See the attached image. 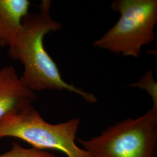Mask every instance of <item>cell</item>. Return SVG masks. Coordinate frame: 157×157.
<instances>
[{"label": "cell", "mask_w": 157, "mask_h": 157, "mask_svg": "<svg viewBox=\"0 0 157 157\" xmlns=\"http://www.w3.org/2000/svg\"><path fill=\"white\" fill-rule=\"evenodd\" d=\"M36 100V94L22 84L15 67L5 66L0 69V119L33 105Z\"/></svg>", "instance_id": "obj_5"}, {"label": "cell", "mask_w": 157, "mask_h": 157, "mask_svg": "<svg viewBox=\"0 0 157 157\" xmlns=\"http://www.w3.org/2000/svg\"><path fill=\"white\" fill-rule=\"evenodd\" d=\"M131 87L146 90L152 100V107L157 108V83L153 77L152 71L147 72L137 82L130 84Z\"/></svg>", "instance_id": "obj_8"}, {"label": "cell", "mask_w": 157, "mask_h": 157, "mask_svg": "<svg viewBox=\"0 0 157 157\" xmlns=\"http://www.w3.org/2000/svg\"><path fill=\"white\" fill-rule=\"evenodd\" d=\"M51 1L43 0L38 12L25 17L20 32L8 47V55L23 66L20 80L25 87L34 92L67 90L81 96L85 101L97 102L94 94L69 84L62 79L56 62L45 50V35L62 28V25L51 16Z\"/></svg>", "instance_id": "obj_1"}, {"label": "cell", "mask_w": 157, "mask_h": 157, "mask_svg": "<svg viewBox=\"0 0 157 157\" xmlns=\"http://www.w3.org/2000/svg\"><path fill=\"white\" fill-rule=\"evenodd\" d=\"M111 7L120 17L93 45L116 54L139 58L142 48L155 40L157 0H115Z\"/></svg>", "instance_id": "obj_4"}, {"label": "cell", "mask_w": 157, "mask_h": 157, "mask_svg": "<svg viewBox=\"0 0 157 157\" xmlns=\"http://www.w3.org/2000/svg\"><path fill=\"white\" fill-rule=\"evenodd\" d=\"M76 140L90 157H157V108L116 123L89 140Z\"/></svg>", "instance_id": "obj_2"}, {"label": "cell", "mask_w": 157, "mask_h": 157, "mask_svg": "<svg viewBox=\"0 0 157 157\" xmlns=\"http://www.w3.org/2000/svg\"><path fill=\"white\" fill-rule=\"evenodd\" d=\"M28 0H0V47H9L29 14Z\"/></svg>", "instance_id": "obj_6"}, {"label": "cell", "mask_w": 157, "mask_h": 157, "mask_svg": "<svg viewBox=\"0 0 157 157\" xmlns=\"http://www.w3.org/2000/svg\"><path fill=\"white\" fill-rule=\"evenodd\" d=\"M11 150L1 154L0 157H56V154L35 148H25L13 142Z\"/></svg>", "instance_id": "obj_7"}, {"label": "cell", "mask_w": 157, "mask_h": 157, "mask_svg": "<svg viewBox=\"0 0 157 157\" xmlns=\"http://www.w3.org/2000/svg\"><path fill=\"white\" fill-rule=\"evenodd\" d=\"M80 124L78 118L59 124H50L41 117L33 105H30L0 119V139L17 138L35 148L56 150L67 157H90L76 144Z\"/></svg>", "instance_id": "obj_3"}]
</instances>
